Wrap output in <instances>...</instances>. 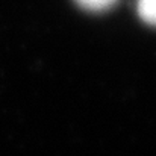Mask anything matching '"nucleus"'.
<instances>
[{"label":"nucleus","mask_w":156,"mask_h":156,"mask_svg":"<svg viewBox=\"0 0 156 156\" xmlns=\"http://www.w3.org/2000/svg\"><path fill=\"white\" fill-rule=\"evenodd\" d=\"M138 15L150 26H156V0H138Z\"/></svg>","instance_id":"1"},{"label":"nucleus","mask_w":156,"mask_h":156,"mask_svg":"<svg viewBox=\"0 0 156 156\" xmlns=\"http://www.w3.org/2000/svg\"><path fill=\"white\" fill-rule=\"evenodd\" d=\"M118 0H76V3L87 9V11H93V12H102L111 9Z\"/></svg>","instance_id":"2"}]
</instances>
